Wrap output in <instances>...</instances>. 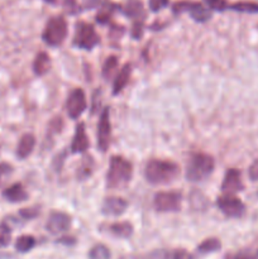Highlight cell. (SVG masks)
<instances>
[{
  "label": "cell",
  "mask_w": 258,
  "mask_h": 259,
  "mask_svg": "<svg viewBox=\"0 0 258 259\" xmlns=\"http://www.w3.org/2000/svg\"><path fill=\"white\" fill-rule=\"evenodd\" d=\"M106 229H108V233H110L114 237L124 238V239L132 237L133 234V225L128 222L113 223V224H109Z\"/></svg>",
  "instance_id": "e0dca14e"
},
{
  "label": "cell",
  "mask_w": 258,
  "mask_h": 259,
  "mask_svg": "<svg viewBox=\"0 0 258 259\" xmlns=\"http://www.w3.org/2000/svg\"><path fill=\"white\" fill-rule=\"evenodd\" d=\"M35 146V137L33 134L27 133L20 138L19 143H18L17 148V156L19 157L20 159L27 158L28 156H30V153L33 152Z\"/></svg>",
  "instance_id": "9a60e30c"
},
{
  "label": "cell",
  "mask_w": 258,
  "mask_h": 259,
  "mask_svg": "<svg viewBox=\"0 0 258 259\" xmlns=\"http://www.w3.org/2000/svg\"><path fill=\"white\" fill-rule=\"evenodd\" d=\"M88 108V101H86V95L82 89H75L71 91L66 103V110H67L68 116L71 119L80 118L83 111Z\"/></svg>",
  "instance_id": "9c48e42d"
},
{
  "label": "cell",
  "mask_w": 258,
  "mask_h": 259,
  "mask_svg": "<svg viewBox=\"0 0 258 259\" xmlns=\"http://www.w3.org/2000/svg\"><path fill=\"white\" fill-rule=\"evenodd\" d=\"M143 34V23L142 22H136L133 25V29H132V35L134 37V39H139Z\"/></svg>",
  "instance_id": "d6a6232c"
},
{
  "label": "cell",
  "mask_w": 258,
  "mask_h": 259,
  "mask_svg": "<svg viewBox=\"0 0 258 259\" xmlns=\"http://www.w3.org/2000/svg\"><path fill=\"white\" fill-rule=\"evenodd\" d=\"M172 255H174V259H194L192 254H190V253L185 249L172 250Z\"/></svg>",
  "instance_id": "836d02e7"
},
{
  "label": "cell",
  "mask_w": 258,
  "mask_h": 259,
  "mask_svg": "<svg viewBox=\"0 0 258 259\" xmlns=\"http://www.w3.org/2000/svg\"><path fill=\"white\" fill-rule=\"evenodd\" d=\"M71 217L66 212L61 211H53L48 217L47 223H46V229L51 233V234H61L70 229L71 227Z\"/></svg>",
  "instance_id": "8fae6325"
},
{
  "label": "cell",
  "mask_w": 258,
  "mask_h": 259,
  "mask_svg": "<svg viewBox=\"0 0 258 259\" xmlns=\"http://www.w3.org/2000/svg\"><path fill=\"white\" fill-rule=\"evenodd\" d=\"M175 14H179V13L189 12L190 15L192 17V19L196 20L199 23H205L211 18V13L209 9L204 7L200 3H194V2H177L175 3L174 7H172Z\"/></svg>",
  "instance_id": "52a82bcc"
},
{
  "label": "cell",
  "mask_w": 258,
  "mask_h": 259,
  "mask_svg": "<svg viewBox=\"0 0 258 259\" xmlns=\"http://www.w3.org/2000/svg\"><path fill=\"white\" fill-rule=\"evenodd\" d=\"M217 205L220 211L228 218H240L245 212V205L234 195H224L217 200Z\"/></svg>",
  "instance_id": "ba28073f"
},
{
  "label": "cell",
  "mask_w": 258,
  "mask_h": 259,
  "mask_svg": "<svg viewBox=\"0 0 258 259\" xmlns=\"http://www.w3.org/2000/svg\"><path fill=\"white\" fill-rule=\"evenodd\" d=\"M133 166L128 159L120 156L111 157L106 174V186L109 189H123L131 182Z\"/></svg>",
  "instance_id": "7a4b0ae2"
},
{
  "label": "cell",
  "mask_w": 258,
  "mask_h": 259,
  "mask_svg": "<svg viewBox=\"0 0 258 259\" xmlns=\"http://www.w3.org/2000/svg\"><path fill=\"white\" fill-rule=\"evenodd\" d=\"M123 13L129 18H134V19H139L143 17L144 9L143 4L141 0H128L123 8Z\"/></svg>",
  "instance_id": "ffe728a7"
},
{
  "label": "cell",
  "mask_w": 258,
  "mask_h": 259,
  "mask_svg": "<svg viewBox=\"0 0 258 259\" xmlns=\"http://www.w3.org/2000/svg\"><path fill=\"white\" fill-rule=\"evenodd\" d=\"M215 162L206 153H195L190 158L186 167V180L190 182H202L212 174Z\"/></svg>",
  "instance_id": "3957f363"
},
{
  "label": "cell",
  "mask_w": 258,
  "mask_h": 259,
  "mask_svg": "<svg viewBox=\"0 0 258 259\" xmlns=\"http://www.w3.org/2000/svg\"><path fill=\"white\" fill-rule=\"evenodd\" d=\"M207 7L215 12H224L225 9L229 8L227 0H204Z\"/></svg>",
  "instance_id": "83f0119b"
},
{
  "label": "cell",
  "mask_w": 258,
  "mask_h": 259,
  "mask_svg": "<svg viewBox=\"0 0 258 259\" xmlns=\"http://www.w3.org/2000/svg\"><path fill=\"white\" fill-rule=\"evenodd\" d=\"M89 148V139L85 132V124L78 123L76 125L75 136L71 143V152L72 153H83Z\"/></svg>",
  "instance_id": "5bb4252c"
},
{
  "label": "cell",
  "mask_w": 258,
  "mask_h": 259,
  "mask_svg": "<svg viewBox=\"0 0 258 259\" xmlns=\"http://www.w3.org/2000/svg\"><path fill=\"white\" fill-rule=\"evenodd\" d=\"M20 217L24 218V219L30 220V219H34L35 217H38L39 211L37 209H22L19 211Z\"/></svg>",
  "instance_id": "4dcf8cb0"
},
{
  "label": "cell",
  "mask_w": 258,
  "mask_h": 259,
  "mask_svg": "<svg viewBox=\"0 0 258 259\" xmlns=\"http://www.w3.org/2000/svg\"><path fill=\"white\" fill-rule=\"evenodd\" d=\"M126 207H128V202L123 197H106L101 205V214L105 217H120L125 212Z\"/></svg>",
  "instance_id": "4fadbf2b"
},
{
  "label": "cell",
  "mask_w": 258,
  "mask_h": 259,
  "mask_svg": "<svg viewBox=\"0 0 258 259\" xmlns=\"http://www.w3.org/2000/svg\"><path fill=\"white\" fill-rule=\"evenodd\" d=\"M244 185L242 181V175L239 169L229 168L225 174L224 180L222 184V191L224 195H235L243 191Z\"/></svg>",
  "instance_id": "7c38bea8"
},
{
  "label": "cell",
  "mask_w": 258,
  "mask_h": 259,
  "mask_svg": "<svg viewBox=\"0 0 258 259\" xmlns=\"http://www.w3.org/2000/svg\"><path fill=\"white\" fill-rule=\"evenodd\" d=\"M229 9L235 10L238 13H247V14H255L258 13V3L253 2H238L230 5Z\"/></svg>",
  "instance_id": "603a6c76"
},
{
  "label": "cell",
  "mask_w": 258,
  "mask_h": 259,
  "mask_svg": "<svg viewBox=\"0 0 258 259\" xmlns=\"http://www.w3.org/2000/svg\"><path fill=\"white\" fill-rule=\"evenodd\" d=\"M222 248V243L218 238H207L204 242L200 243L197 247V252L201 254H209V253H215Z\"/></svg>",
  "instance_id": "44dd1931"
},
{
  "label": "cell",
  "mask_w": 258,
  "mask_h": 259,
  "mask_svg": "<svg viewBox=\"0 0 258 259\" xmlns=\"http://www.w3.org/2000/svg\"><path fill=\"white\" fill-rule=\"evenodd\" d=\"M60 243H66V244H73L75 243V239H72V238H62V239L58 240Z\"/></svg>",
  "instance_id": "d590c367"
},
{
  "label": "cell",
  "mask_w": 258,
  "mask_h": 259,
  "mask_svg": "<svg viewBox=\"0 0 258 259\" xmlns=\"http://www.w3.org/2000/svg\"><path fill=\"white\" fill-rule=\"evenodd\" d=\"M111 139V124H110V110L105 108L101 111L100 119L98 123V147L101 152H105L110 146Z\"/></svg>",
  "instance_id": "30bf717a"
},
{
  "label": "cell",
  "mask_w": 258,
  "mask_h": 259,
  "mask_svg": "<svg viewBox=\"0 0 258 259\" xmlns=\"http://www.w3.org/2000/svg\"><path fill=\"white\" fill-rule=\"evenodd\" d=\"M67 37V22L63 17H52L46 24L43 30L42 39L46 45L51 47H57L62 45Z\"/></svg>",
  "instance_id": "277c9868"
},
{
  "label": "cell",
  "mask_w": 258,
  "mask_h": 259,
  "mask_svg": "<svg viewBox=\"0 0 258 259\" xmlns=\"http://www.w3.org/2000/svg\"><path fill=\"white\" fill-rule=\"evenodd\" d=\"M180 168L175 162L163 159H151L144 168V177L152 185H166L175 181Z\"/></svg>",
  "instance_id": "6da1fadb"
},
{
  "label": "cell",
  "mask_w": 258,
  "mask_h": 259,
  "mask_svg": "<svg viewBox=\"0 0 258 259\" xmlns=\"http://www.w3.org/2000/svg\"><path fill=\"white\" fill-rule=\"evenodd\" d=\"M232 259H258V257L249 250H240L237 254L233 255Z\"/></svg>",
  "instance_id": "e575fe53"
},
{
  "label": "cell",
  "mask_w": 258,
  "mask_h": 259,
  "mask_svg": "<svg viewBox=\"0 0 258 259\" xmlns=\"http://www.w3.org/2000/svg\"><path fill=\"white\" fill-rule=\"evenodd\" d=\"M45 2L50 3V4H53V3H56V2H57V0H45Z\"/></svg>",
  "instance_id": "74e56055"
},
{
  "label": "cell",
  "mask_w": 258,
  "mask_h": 259,
  "mask_svg": "<svg viewBox=\"0 0 258 259\" xmlns=\"http://www.w3.org/2000/svg\"><path fill=\"white\" fill-rule=\"evenodd\" d=\"M51 58L46 52H39L33 62V71L37 76H43L50 71Z\"/></svg>",
  "instance_id": "d6986e66"
},
{
  "label": "cell",
  "mask_w": 258,
  "mask_h": 259,
  "mask_svg": "<svg viewBox=\"0 0 258 259\" xmlns=\"http://www.w3.org/2000/svg\"><path fill=\"white\" fill-rule=\"evenodd\" d=\"M3 196L10 202H23L27 200L28 194L25 192L24 187L20 184H14L12 186L8 187L4 192H3Z\"/></svg>",
  "instance_id": "ac0fdd59"
},
{
  "label": "cell",
  "mask_w": 258,
  "mask_h": 259,
  "mask_svg": "<svg viewBox=\"0 0 258 259\" xmlns=\"http://www.w3.org/2000/svg\"><path fill=\"white\" fill-rule=\"evenodd\" d=\"M132 73V65L131 63H125V65L121 67V70L119 71V73L116 75L115 80H114L113 85V94L114 95H118L123 91V89L125 88L126 83L129 82V78H131Z\"/></svg>",
  "instance_id": "2e32d148"
},
{
  "label": "cell",
  "mask_w": 258,
  "mask_h": 259,
  "mask_svg": "<svg viewBox=\"0 0 258 259\" xmlns=\"http://www.w3.org/2000/svg\"><path fill=\"white\" fill-rule=\"evenodd\" d=\"M111 252L106 245L96 244L89 250V259H110Z\"/></svg>",
  "instance_id": "cb8c5ba5"
},
{
  "label": "cell",
  "mask_w": 258,
  "mask_h": 259,
  "mask_svg": "<svg viewBox=\"0 0 258 259\" xmlns=\"http://www.w3.org/2000/svg\"><path fill=\"white\" fill-rule=\"evenodd\" d=\"M248 176L252 181H258V158L253 162L248 169Z\"/></svg>",
  "instance_id": "1f68e13d"
},
{
  "label": "cell",
  "mask_w": 258,
  "mask_h": 259,
  "mask_svg": "<svg viewBox=\"0 0 258 259\" xmlns=\"http://www.w3.org/2000/svg\"><path fill=\"white\" fill-rule=\"evenodd\" d=\"M100 42V37L96 33L95 28L85 22L76 23L75 37H73V46L80 50L90 51Z\"/></svg>",
  "instance_id": "5b68a950"
},
{
  "label": "cell",
  "mask_w": 258,
  "mask_h": 259,
  "mask_svg": "<svg viewBox=\"0 0 258 259\" xmlns=\"http://www.w3.org/2000/svg\"><path fill=\"white\" fill-rule=\"evenodd\" d=\"M12 240V229L5 223L0 224V247H7Z\"/></svg>",
  "instance_id": "4316f807"
},
{
  "label": "cell",
  "mask_w": 258,
  "mask_h": 259,
  "mask_svg": "<svg viewBox=\"0 0 258 259\" xmlns=\"http://www.w3.org/2000/svg\"><path fill=\"white\" fill-rule=\"evenodd\" d=\"M13 172V167L8 163H0V185L4 181L5 177L10 176Z\"/></svg>",
  "instance_id": "f546056e"
},
{
  "label": "cell",
  "mask_w": 258,
  "mask_h": 259,
  "mask_svg": "<svg viewBox=\"0 0 258 259\" xmlns=\"http://www.w3.org/2000/svg\"><path fill=\"white\" fill-rule=\"evenodd\" d=\"M257 195H258V192H257Z\"/></svg>",
  "instance_id": "f35d334b"
},
{
  "label": "cell",
  "mask_w": 258,
  "mask_h": 259,
  "mask_svg": "<svg viewBox=\"0 0 258 259\" xmlns=\"http://www.w3.org/2000/svg\"><path fill=\"white\" fill-rule=\"evenodd\" d=\"M153 205L159 212H176L181 207V194L177 191L157 192Z\"/></svg>",
  "instance_id": "8992f818"
},
{
  "label": "cell",
  "mask_w": 258,
  "mask_h": 259,
  "mask_svg": "<svg viewBox=\"0 0 258 259\" xmlns=\"http://www.w3.org/2000/svg\"><path fill=\"white\" fill-rule=\"evenodd\" d=\"M168 5V0H149V8L152 12H159Z\"/></svg>",
  "instance_id": "f1b7e54d"
},
{
  "label": "cell",
  "mask_w": 258,
  "mask_h": 259,
  "mask_svg": "<svg viewBox=\"0 0 258 259\" xmlns=\"http://www.w3.org/2000/svg\"><path fill=\"white\" fill-rule=\"evenodd\" d=\"M93 168H94L93 158H91V157H85L77 168L78 179L81 180L88 179V177L91 175V172H93Z\"/></svg>",
  "instance_id": "484cf974"
},
{
  "label": "cell",
  "mask_w": 258,
  "mask_h": 259,
  "mask_svg": "<svg viewBox=\"0 0 258 259\" xmlns=\"http://www.w3.org/2000/svg\"><path fill=\"white\" fill-rule=\"evenodd\" d=\"M118 58H116L115 56L108 57V60L105 61V63H104L103 66V76L105 80H110V78L113 77L114 72H115L116 68H118Z\"/></svg>",
  "instance_id": "d4e9b609"
},
{
  "label": "cell",
  "mask_w": 258,
  "mask_h": 259,
  "mask_svg": "<svg viewBox=\"0 0 258 259\" xmlns=\"http://www.w3.org/2000/svg\"><path fill=\"white\" fill-rule=\"evenodd\" d=\"M35 247V239L32 235H22L15 242V249L19 253H28Z\"/></svg>",
  "instance_id": "7402d4cb"
},
{
  "label": "cell",
  "mask_w": 258,
  "mask_h": 259,
  "mask_svg": "<svg viewBox=\"0 0 258 259\" xmlns=\"http://www.w3.org/2000/svg\"><path fill=\"white\" fill-rule=\"evenodd\" d=\"M119 259H142V258L134 254H126V255H123V257H120Z\"/></svg>",
  "instance_id": "8d00e7d4"
}]
</instances>
